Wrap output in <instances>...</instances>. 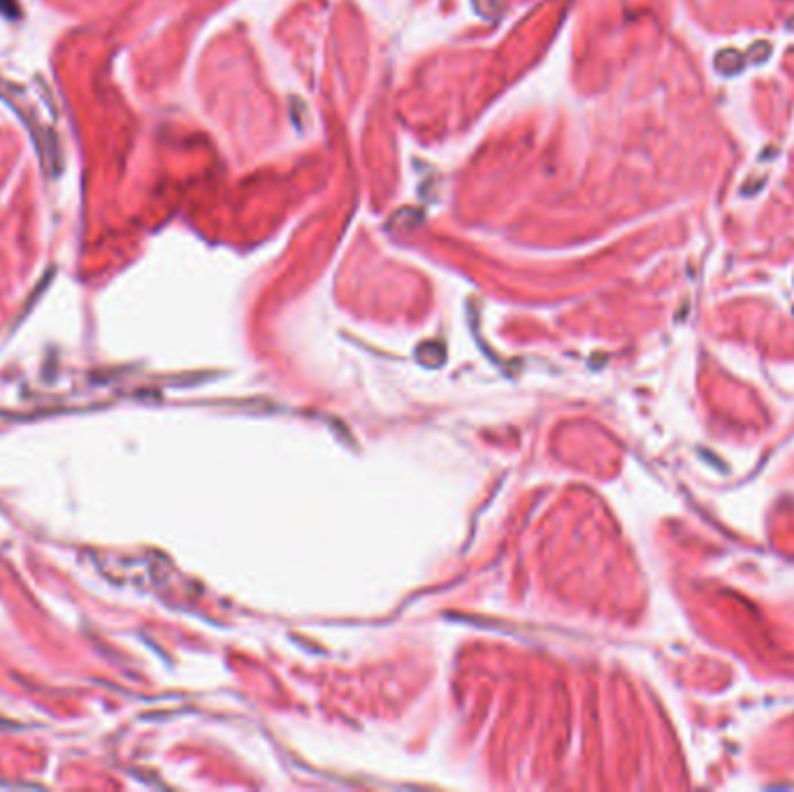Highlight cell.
<instances>
[{
  "label": "cell",
  "mask_w": 794,
  "mask_h": 792,
  "mask_svg": "<svg viewBox=\"0 0 794 792\" xmlns=\"http://www.w3.org/2000/svg\"><path fill=\"white\" fill-rule=\"evenodd\" d=\"M741 68V59L736 52H725L718 56V70H723L725 75H734Z\"/></svg>",
  "instance_id": "1"
},
{
  "label": "cell",
  "mask_w": 794,
  "mask_h": 792,
  "mask_svg": "<svg viewBox=\"0 0 794 792\" xmlns=\"http://www.w3.org/2000/svg\"><path fill=\"white\" fill-rule=\"evenodd\" d=\"M790 28H794V17H792V21H790Z\"/></svg>",
  "instance_id": "2"
}]
</instances>
